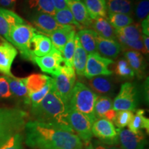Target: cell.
Returning a JSON list of instances; mask_svg holds the SVG:
<instances>
[{
	"mask_svg": "<svg viewBox=\"0 0 149 149\" xmlns=\"http://www.w3.org/2000/svg\"><path fill=\"white\" fill-rule=\"evenodd\" d=\"M25 143L34 149H79L84 144L72 132L33 120L25 126Z\"/></svg>",
	"mask_w": 149,
	"mask_h": 149,
	"instance_id": "obj_1",
	"label": "cell"
},
{
	"mask_svg": "<svg viewBox=\"0 0 149 149\" xmlns=\"http://www.w3.org/2000/svg\"><path fill=\"white\" fill-rule=\"evenodd\" d=\"M68 105L56 92L52 86L51 90L38 105L31 108L35 120L51 124L74 133L68 119Z\"/></svg>",
	"mask_w": 149,
	"mask_h": 149,
	"instance_id": "obj_2",
	"label": "cell"
},
{
	"mask_svg": "<svg viewBox=\"0 0 149 149\" xmlns=\"http://www.w3.org/2000/svg\"><path fill=\"white\" fill-rule=\"evenodd\" d=\"M28 113L16 108H0V146L24 130Z\"/></svg>",
	"mask_w": 149,
	"mask_h": 149,
	"instance_id": "obj_3",
	"label": "cell"
},
{
	"mask_svg": "<svg viewBox=\"0 0 149 149\" xmlns=\"http://www.w3.org/2000/svg\"><path fill=\"white\" fill-rule=\"evenodd\" d=\"M98 96L84 84L77 82L72 91L68 107L83 114L93 124L97 120L94 107Z\"/></svg>",
	"mask_w": 149,
	"mask_h": 149,
	"instance_id": "obj_4",
	"label": "cell"
},
{
	"mask_svg": "<svg viewBox=\"0 0 149 149\" xmlns=\"http://www.w3.org/2000/svg\"><path fill=\"white\" fill-rule=\"evenodd\" d=\"M37 31L31 24L25 23L15 26L10 34V44L19 50L20 55L24 59L32 60L33 55L31 52V41Z\"/></svg>",
	"mask_w": 149,
	"mask_h": 149,
	"instance_id": "obj_5",
	"label": "cell"
},
{
	"mask_svg": "<svg viewBox=\"0 0 149 149\" xmlns=\"http://www.w3.org/2000/svg\"><path fill=\"white\" fill-rule=\"evenodd\" d=\"M139 101V91L134 84L125 82L121 86L117 95L113 102V108L115 111H135Z\"/></svg>",
	"mask_w": 149,
	"mask_h": 149,
	"instance_id": "obj_6",
	"label": "cell"
},
{
	"mask_svg": "<svg viewBox=\"0 0 149 149\" xmlns=\"http://www.w3.org/2000/svg\"><path fill=\"white\" fill-rule=\"evenodd\" d=\"M52 78L55 91L68 105L76 81V74L74 68L71 66H65L59 70V71L53 75Z\"/></svg>",
	"mask_w": 149,
	"mask_h": 149,
	"instance_id": "obj_7",
	"label": "cell"
},
{
	"mask_svg": "<svg viewBox=\"0 0 149 149\" xmlns=\"http://www.w3.org/2000/svg\"><path fill=\"white\" fill-rule=\"evenodd\" d=\"M68 119L70 126L75 133L83 144L91 142L93 138L92 125L86 117L75 110L69 109L68 111Z\"/></svg>",
	"mask_w": 149,
	"mask_h": 149,
	"instance_id": "obj_8",
	"label": "cell"
},
{
	"mask_svg": "<svg viewBox=\"0 0 149 149\" xmlns=\"http://www.w3.org/2000/svg\"><path fill=\"white\" fill-rule=\"evenodd\" d=\"M93 135L103 144L118 146V135L113 123L106 119H97L92 125Z\"/></svg>",
	"mask_w": 149,
	"mask_h": 149,
	"instance_id": "obj_9",
	"label": "cell"
},
{
	"mask_svg": "<svg viewBox=\"0 0 149 149\" xmlns=\"http://www.w3.org/2000/svg\"><path fill=\"white\" fill-rule=\"evenodd\" d=\"M113 63V59L102 57L98 53L89 54L87 57L84 76L90 79L97 76L111 75L113 72L109 70V66Z\"/></svg>",
	"mask_w": 149,
	"mask_h": 149,
	"instance_id": "obj_10",
	"label": "cell"
},
{
	"mask_svg": "<svg viewBox=\"0 0 149 149\" xmlns=\"http://www.w3.org/2000/svg\"><path fill=\"white\" fill-rule=\"evenodd\" d=\"M33 63L40 67L43 72L55 75L59 72L61 65L64 62L62 54L58 50L53 48V49L48 55L43 57L33 56L32 60Z\"/></svg>",
	"mask_w": 149,
	"mask_h": 149,
	"instance_id": "obj_11",
	"label": "cell"
},
{
	"mask_svg": "<svg viewBox=\"0 0 149 149\" xmlns=\"http://www.w3.org/2000/svg\"><path fill=\"white\" fill-rule=\"evenodd\" d=\"M117 131L121 149H144L146 146V136L142 130L135 133L126 128H117Z\"/></svg>",
	"mask_w": 149,
	"mask_h": 149,
	"instance_id": "obj_12",
	"label": "cell"
},
{
	"mask_svg": "<svg viewBox=\"0 0 149 149\" xmlns=\"http://www.w3.org/2000/svg\"><path fill=\"white\" fill-rule=\"evenodd\" d=\"M14 46L0 36V72L5 76H12L11 67L17 55Z\"/></svg>",
	"mask_w": 149,
	"mask_h": 149,
	"instance_id": "obj_13",
	"label": "cell"
},
{
	"mask_svg": "<svg viewBox=\"0 0 149 149\" xmlns=\"http://www.w3.org/2000/svg\"><path fill=\"white\" fill-rule=\"evenodd\" d=\"M25 22L13 10L0 7V36L8 42H10V34L12 29L17 25Z\"/></svg>",
	"mask_w": 149,
	"mask_h": 149,
	"instance_id": "obj_14",
	"label": "cell"
},
{
	"mask_svg": "<svg viewBox=\"0 0 149 149\" xmlns=\"http://www.w3.org/2000/svg\"><path fill=\"white\" fill-rule=\"evenodd\" d=\"M34 28L39 33L49 36L53 31L59 29L60 26L55 21L54 16L47 13L36 12L31 18Z\"/></svg>",
	"mask_w": 149,
	"mask_h": 149,
	"instance_id": "obj_15",
	"label": "cell"
},
{
	"mask_svg": "<svg viewBox=\"0 0 149 149\" xmlns=\"http://www.w3.org/2000/svg\"><path fill=\"white\" fill-rule=\"evenodd\" d=\"M66 3L75 21L81 27H91L93 19L89 16L82 0H66Z\"/></svg>",
	"mask_w": 149,
	"mask_h": 149,
	"instance_id": "obj_16",
	"label": "cell"
},
{
	"mask_svg": "<svg viewBox=\"0 0 149 149\" xmlns=\"http://www.w3.org/2000/svg\"><path fill=\"white\" fill-rule=\"evenodd\" d=\"M96 41L97 53L106 58H117L122 50V46L117 40L105 39L97 35Z\"/></svg>",
	"mask_w": 149,
	"mask_h": 149,
	"instance_id": "obj_17",
	"label": "cell"
},
{
	"mask_svg": "<svg viewBox=\"0 0 149 149\" xmlns=\"http://www.w3.org/2000/svg\"><path fill=\"white\" fill-rule=\"evenodd\" d=\"M90 88L97 95L111 97L114 95L115 85L109 76H97L89 79Z\"/></svg>",
	"mask_w": 149,
	"mask_h": 149,
	"instance_id": "obj_18",
	"label": "cell"
},
{
	"mask_svg": "<svg viewBox=\"0 0 149 149\" xmlns=\"http://www.w3.org/2000/svg\"><path fill=\"white\" fill-rule=\"evenodd\" d=\"M94 112L97 119L103 118L113 122L116 111L113 108V100L111 97L99 95L95 104Z\"/></svg>",
	"mask_w": 149,
	"mask_h": 149,
	"instance_id": "obj_19",
	"label": "cell"
},
{
	"mask_svg": "<svg viewBox=\"0 0 149 149\" xmlns=\"http://www.w3.org/2000/svg\"><path fill=\"white\" fill-rule=\"evenodd\" d=\"M51 39L42 33H36L31 41V52L33 56L43 57L53 49Z\"/></svg>",
	"mask_w": 149,
	"mask_h": 149,
	"instance_id": "obj_20",
	"label": "cell"
},
{
	"mask_svg": "<svg viewBox=\"0 0 149 149\" xmlns=\"http://www.w3.org/2000/svg\"><path fill=\"white\" fill-rule=\"evenodd\" d=\"M75 31V27L72 26H63L53 31L48 37L51 39L53 47L62 53L63 50L68 42L70 35Z\"/></svg>",
	"mask_w": 149,
	"mask_h": 149,
	"instance_id": "obj_21",
	"label": "cell"
},
{
	"mask_svg": "<svg viewBox=\"0 0 149 149\" xmlns=\"http://www.w3.org/2000/svg\"><path fill=\"white\" fill-rule=\"evenodd\" d=\"M124 57L135 74L139 79L142 78L146 69V64L142 54L138 51L128 50L124 52Z\"/></svg>",
	"mask_w": 149,
	"mask_h": 149,
	"instance_id": "obj_22",
	"label": "cell"
},
{
	"mask_svg": "<svg viewBox=\"0 0 149 149\" xmlns=\"http://www.w3.org/2000/svg\"><path fill=\"white\" fill-rule=\"evenodd\" d=\"M74 43H75V47H74L73 59H72V65L77 75L81 77L84 76V73L88 53L81 46L77 35H75L74 37Z\"/></svg>",
	"mask_w": 149,
	"mask_h": 149,
	"instance_id": "obj_23",
	"label": "cell"
},
{
	"mask_svg": "<svg viewBox=\"0 0 149 149\" xmlns=\"http://www.w3.org/2000/svg\"><path fill=\"white\" fill-rule=\"evenodd\" d=\"M51 77L43 74H32L29 77L22 78L29 95L40 91L51 80Z\"/></svg>",
	"mask_w": 149,
	"mask_h": 149,
	"instance_id": "obj_24",
	"label": "cell"
},
{
	"mask_svg": "<svg viewBox=\"0 0 149 149\" xmlns=\"http://www.w3.org/2000/svg\"><path fill=\"white\" fill-rule=\"evenodd\" d=\"M79 42L87 53H97V33L93 30L84 29L79 30L77 34Z\"/></svg>",
	"mask_w": 149,
	"mask_h": 149,
	"instance_id": "obj_25",
	"label": "cell"
},
{
	"mask_svg": "<svg viewBox=\"0 0 149 149\" xmlns=\"http://www.w3.org/2000/svg\"><path fill=\"white\" fill-rule=\"evenodd\" d=\"M91 27L98 36L105 39L116 40L115 29L109 23L107 18L98 17L93 19Z\"/></svg>",
	"mask_w": 149,
	"mask_h": 149,
	"instance_id": "obj_26",
	"label": "cell"
},
{
	"mask_svg": "<svg viewBox=\"0 0 149 149\" xmlns=\"http://www.w3.org/2000/svg\"><path fill=\"white\" fill-rule=\"evenodd\" d=\"M106 3L108 13L129 16L133 14L134 0H106Z\"/></svg>",
	"mask_w": 149,
	"mask_h": 149,
	"instance_id": "obj_27",
	"label": "cell"
},
{
	"mask_svg": "<svg viewBox=\"0 0 149 149\" xmlns=\"http://www.w3.org/2000/svg\"><path fill=\"white\" fill-rule=\"evenodd\" d=\"M91 19L98 17L107 18L106 0H82Z\"/></svg>",
	"mask_w": 149,
	"mask_h": 149,
	"instance_id": "obj_28",
	"label": "cell"
},
{
	"mask_svg": "<svg viewBox=\"0 0 149 149\" xmlns=\"http://www.w3.org/2000/svg\"><path fill=\"white\" fill-rule=\"evenodd\" d=\"M128 130L133 133H137L141 131L143 129L146 130L147 134L149 132V120L145 116V111L144 109H137L135 114L133 115L131 122L128 126Z\"/></svg>",
	"mask_w": 149,
	"mask_h": 149,
	"instance_id": "obj_29",
	"label": "cell"
},
{
	"mask_svg": "<svg viewBox=\"0 0 149 149\" xmlns=\"http://www.w3.org/2000/svg\"><path fill=\"white\" fill-rule=\"evenodd\" d=\"M8 81L9 88L12 95H14L18 97L24 98L26 104H29L28 91L25 84L22 79L12 76H5Z\"/></svg>",
	"mask_w": 149,
	"mask_h": 149,
	"instance_id": "obj_30",
	"label": "cell"
},
{
	"mask_svg": "<svg viewBox=\"0 0 149 149\" xmlns=\"http://www.w3.org/2000/svg\"><path fill=\"white\" fill-rule=\"evenodd\" d=\"M56 22L60 26H72L80 30L83 29L79 24H78L74 19L73 15L68 8L62 9L60 10H57L54 15Z\"/></svg>",
	"mask_w": 149,
	"mask_h": 149,
	"instance_id": "obj_31",
	"label": "cell"
},
{
	"mask_svg": "<svg viewBox=\"0 0 149 149\" xmlns=\"http://www.w3.org/2000/svg\"><path fill=\"white\" fill-rule=\"evenodd\" d=\"M115 32L124 36L129 41H137L142 39L140 24L133 23L120 29H115Z\"/></svg>",
	"mask_w": 149,
	"mask_h": 149,
	"instance_id": "obj_32",
	"label": "cell"
},
{
	"mask_svg": "<svg viewBox=\"0 0 149 149\" xmlns=\"http://www.w3.org/2000/svg\"><path fill=\"white\" fill-rule=\"evenodd\" d=\"M28 4L30 8L38 13H47L54 16L56 12L51 0H29Z\"/></svg>",
	"mask_w": 149,
	"mask_h": 149,
	"instance_id": "obj_33",
	"label": "cell"
},
{
	"mask_svg": "<svg viewBox=\"0 0 149 149\" xmlns=\"http://www.w3.org/2000/svg\"><path fill=\"white\" fill-rule=\"evenodd\" d=\"M107 19L109 23L115 29H120L133 23V19L124 14L108 13Z\"/></svg>",
	"mask_w": 149,
	"mask_h": 149,
	"instance_id": "obj_34",
	"label": "cell"
},
{
	"mask_svg": "<svg viewBox=\"0 0 149 149\" xmlns=\"http://www.w3.org/2000/svg\"><path fill=\"white\" fill-rule=\"evenodd\" d=\"M115 73L123 79H132L135 77V72L129 66L125 58H121L117 61L115 68Z\"/></svg>",
	"mask_w": 149,
	"mask_h": 149,
	"instance_id": "obj_35",
	"label": "cell"
},
{
	"mask_svg": "<svg viewBox=\"0 0 149 149\" xmlns=\"http://www.w3.org/2000/svg\"><path fill=\"white\" fill-rule=\"evenodd\" d=\"M149 0H134L133 14L136 19L141 22L148 17Z\"/></svg>",
	"mask_w": 149,
	"mask_h": 149,
	"instance_id": "obj_36",
	"label": "cell"
},
{
	"mask_svg": "<svg viewBox=\"0 0 149 149\" xmlns=\"http://www.w3.org/2000/svg\"><path fill=\"white\" fill-rule=\"evenodd\" d=\"M133 112L130 111H117L113 122L118 129H122L128 126L133 119Z\"/></svg>",
	"mask_w": 149,
	"mask_h": 149,
	"instance_id": "obj_37",
	"label": "cell"
},
{
	"mask_svg": "<svg viewBox=\"0 0 149 149\" xmlns=\"http://www.w3.org/2000/svg\"><path fill=\"white\" fill-rule=\"evenodd\" d=\"M75 35V31L70 35L68 42H67L66 45L64 46L62 53H61L65 61L71 66H73V65H72V59H73L74 47H75V43H74Z\"/></svg>",
	"mask_w": 149,
	"mask_h": 149,
	"instance_id": "obj_38",
	"label": "cell"
},
{
	"mask_svg": "<svg viewBox=\"0 0 149 149\" xmlns=\"http://www.w3.org/2000/svg\"><path fill=\"white\" fill-rule=\"evenodd\" d=\"M52 86H53V78H51V80L50 81V82L48 84H46L44 86V88H42L40 91L33 93V94L29 95V104L31 105V108L35 107L42 101L43 99L45 97V96L48 94L50 90H51Z\"/></svg>",
	"mask_w": 149,
	"mask_h": 149,
	"instance_id": "obj_39",
	"label": "cell"
},
{
	"mask_svg": "<svg viewBox=\"0 0 149 149\" xmlns=\"http://www.w3.org/2000/svg\"><path fill=\"white\" fill-rule=\"evenodd\" d=\"M24 136L22 133L15 134L0 146V149H22Z\"/></svg>",
	"mask_w": 149,
	"mask_h": 149,
	"instance_id": "obj_40",
	"label": "cell"
},
{
	"mask_svg": "<svg viewBox=\"0 0 149 149\" xmlns=\"http://www.w3.org/2000/svg\"><path fill=\"white\" fill-rule=\"evenodd\" d=\"M12 93L9 88V84L6 78L0 77V96L1 98H9L12 96Z\"/></svg>",
	"mask_w": 149,
	"mask_h": 149,
	"instance_id": "obj_41",
	"label": "cell"
},
{
	"mask_svg": "<svg viewBox=\"0 0 149 149\" xmlns=\"http://www.w3.org/2000/svg\"><path fill=\"white\" fill-rule=\"evenodd\" d=\"M91 143L94 149H121L117 146H111V145L103 144L97 139H94L93 142L91 141Z\"/></svg>",
	"mask_w": 149,
	"mask_h": 149,
	"instance_id": "obj_42",
	"label": "cell"
},
{
	"mask_svg": "<svg viewBox=\"0 0 149 149\" xmlns=\"http://www.w3.org/2000/svg\"><path fill=\"white\" fill-rule=\"evenodd\" d=\"M51 1L56 11L68 8L66 3V0H51Z\"/></svg>",
	"mask_w": 149,
	"mask_h": 149,
	"instance_id": "obj_43",
	"label": "cell"
},
{
	"mask_svg": "<svg viewBox=\"0 0 149 149\" xmlns=\"http://www.w3.org/2000/svg\"><path fill=\"white\" fill-rule=\"evenodd\" d=\"M17 0H0V7L6 9H13L15 6Z\"/></svg>",
	"mask_w": 149,
	"mask_h": 149,
	"instance_id": "obj_44",
	"label": "cell"
},
{
	"mask_svg": "<svg viewBox=\"0 0 149 149\" xmlns=\"http://www.w3.org/2000/svg\"><path fill=\"white\" fill-rule=\"evenodd\" d=\"M141 33H143V35L148 36L149 35V16L147 17L146 19L141 21Z\"/></svg>",
	"mask_w": 149,
	"mask_h": 149,
	"instance_id": "obj_45",
	"label": "cell"
},
{
	"mask_svg": "<svg viewBox=\"0 0 149 149\" xmlns=\"http://www.w3.org/2000/svg\"><path fill=\"white\" fill-rule=\"evenodd\" d=\"M142 41L147 53H149V37L146 35H142Z\"/></svg>",
	"mask_w": 149,
	"mask_h": 149,
	"instance_id": "obj_46",
	"label": "cell"
},
{
	"mask_svg": "<svg viewBox=\"0 0 149 149\" xmlns=\"http://www.w3.org/2000/svg\"><path fill=\"white\" fill-rule=\"evenodd\" d=\"M84 149H94L92 145V143L90 142L87 144H84Z\"/></svg>",
	"mask_w": 149,
	"mask_h": 149,
	"instance_id": "obj_47",
	"label": "cell"
},
{
	"mask_svg": "<svg viewBox=\"0 0 149 149\" xmlns=\"http://www.w3.org/2000/svg\"><path fill=\"white\" fill-rule=\"evenodd\" d=\"M79 149H84V146L83 148H79Z\"/></svg>",
	"mask_w": 149,
	"mask_h": 149,
	"instance_id": "obj_48",
	"label": "cell"
},
{
	"mask_svg": "<svg viewBox=\"0 0 149 149\" xmlns=\"http://www.w3.org/2000/svg\"><path fill=\"white\" fill-rule=\"evenodd\" d=\"M0 98H1V96H0Z\"/></svg>",
	"mask_w": 149,
	"mask_h": 149,
	"instance_id": "obj_49",
	"label": "cell"
}]
</instances>
